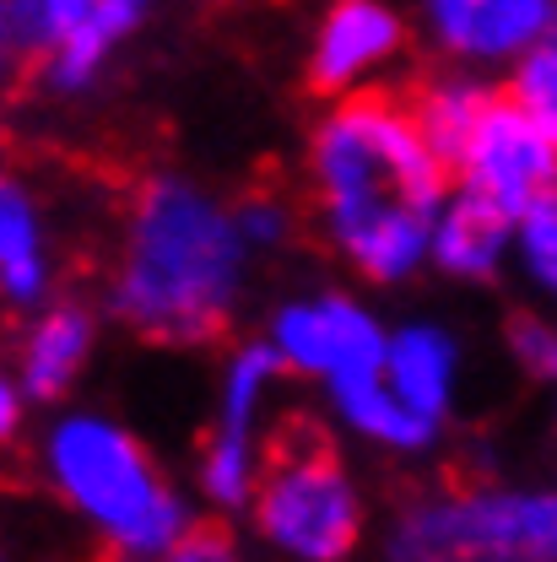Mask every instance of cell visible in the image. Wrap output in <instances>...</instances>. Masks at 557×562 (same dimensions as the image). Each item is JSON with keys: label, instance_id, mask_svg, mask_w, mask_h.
Listing matches in <instances>:
<instances>
[{"label": "cell", "instance_id": "ba28073f", "mask_svg": "<svg viewBox=\"0 0 557 562\" xmlns=\"http://www.w3.org/2000/svg\"><path fill=\"white\" fill-rule=\"evenodd\" d=\"M460 190L488 195L492 206H503L514 222L536 201H547L557 190V140L498 87L488 114L477 120V131L449 162Z\"/></svg>", "mask_w": 557, "mask_h": 562}, {"label": "cell", "instance_id": "5bb4252c", "mask_svg": "<svg viewBox=\"0 0 557 562\" xmlns=\"http://www.w3.org/2000/svg\"><path fill=\"white\" fill-rule=\"evenodd\" d=\"M390 390L422 412L427 422H449L455 412V390H460V341L433 325V319H412V325H396L390 330V347H385V368Z\"/></svg>", "mask_w": 557, "mask_h": 562}, {"label": "cell", "instance_id": "9c48e42d", "mask_svg": "<svg viewBox=\"0 0 557 562\" xmlns=\"http://www.w3.org/2000/svg\"><path fill=\"white\" fill-rule=\"evenodd\" d=\"M427 49L455 70H514L557 33V0H417Z\"/></svg>", "mask_w": 557, "mask_h": 562}, {"label": "cell", "instance_id": "52a82bcc", "mask_svg": "<svg viewBox=\"0 0 557 562\" xmlns=\"http://www.w3.org/2000/svg\"><path fill=\"white\" fill-rule=\"evenodd\" d=\"M266 341L277 347L287 373L314 379L325 390L336 379L385 368L390 325L363 297H352L342 286H320V292H298L271 308Z\"/></svg>", "mask_w": 557, "mask_h": 562}, {"label": "cell", "instance_id": "44dd1931", "mask_svg": "<svg viewBox=\"0 0 557 562\" xmlns=\"http://www.w3.org/2000/svg\"><path fill=\"white\" fill-rule=\"evenodd\" d=\"M503 347L514 357V368L531 384H553L557 390V319L547 314H514L503 330Z\"/></svg>", "mask_w": 557, "mask_h": 562}, {"label": "cell", "instance_id": "5b68a950", "mask_svg": "<svg viewBox=\"0 0 557 562\" xmlns=\"http://www.w3.org/2000/svg\"><path fill=\"white\" fill-rule=\"evenodd\" d=\"M249 525L281 562H352L368 536V503L347 460L320 432L292 427L271 443Z\"/></svg>", "mask_w": 557, "mask_h": 562}, {"label": "cell", "instance_id": "30bf717a", "mask_svg": "<svg viewBox=\"0 0 557 562\" xmlns=\"http://www.w3.org/2000/svg\"><path fill=\"white\" fill-rule=\"evenodd\" d=\"M401 55H406V16L390 0H331L309 33L303 81L325 103L352 98L379 87Z\"/></svg>", "mask_w": 557, "mask_h": 562}, {"label": "cell", "instance_id": "d6986e66", "mask_svg": "<svg viewBox=\"0 0 557 562\" xmlns=\"http://www.w3.org/2000/svg\"><path fill=\"white\" fill-rule=\"evenodd\" d=\"M514 260H520V271H525V281L536 292L557 297V190L520 216V227H514Z\"/></svg>", "mask_w": 557, "mask_h": 562}, {"label": "cell", "instance_id": "cb8c5ba5", "mask_svg": "<svg viewBox=\"0 0 557 562\" xmlns=\"http://www.w3.org/2000/svg\"><path fill=\"white\" fill-rule=\"evenodd\" d=\"M22 406H33L27 395H22V384L5 373V384H0V432L5 438H16V427H22Z\"/></svg>", "mask_w": 557, "mask_h": 562}, {"label": "cell", "instance_id": "e0dca14e", "mask_svg": "<svg viewBox=\"0 0 557 562\" xmlns=\"http://www.w3.org/2000/svg\"><path fill=\"white\" fill-rule=\"evenodd\" d=\"M492 98H498V87L482 81V70L444 66L438 76H427L417 92H412V109H417L422 131L433 136V146L444 151V162H455V151L477 131V120L488 114Z\"/></svg>", "mask_w": 557, "mask_h": 562}, {"label": "cell", "instance_id": "7c38bea8", "mask_svg": "<svg viewBox=\"0 0 557 562\" xmlns=\"http://www.w3.org/2000/svg\"><path fill=\"white\" fill-rule=\"evenodd\" d=\"M514 216L503 206H492L488 195L477 190H449L438 222H433V249H427V266L449 281H466V286H482L503 271V260H514Z\"/></svg>", "mask_w": 557, "mask_h": 562}, {"label": "cell", "instance_id": "2e32d148", "mask_svg": "<svg viewBox=\"0 0 557 562\" xmlns=\"http://www.w3.org/2000/svg\"><path fill=\"white\" fill-rule=\"evenodd\" d=\"M141 22V5L136 0H103V11L70 38L60 55H49L44 66L33 70L38 76V87L44 92H55V98H81V92H92L98 87V76L109 70V60L120 55V44L136 33Z\"/></svg>", "mask_w": 557, "mask_h": 562}, {"label": "cell", "instance_id": "7a4b0ae2", "mask_svg": "<svg viewBox=\"0 0 557 562\" xmlns=\"http://www.w3.org/2000/svg\"><path fill=\"white\" fill-rule=\"evenodd\" d=\"M249 238L238 211L190 173H146L120 216L114 271H109V314L157 347H211L227 336Z\"/></svg>", "mask_w": 557, "mask_h": 562}, {"label": "cell", "instance_id": "484cf974", "mask_svg": "<svg viewBox=\"0 0 557 562\" xmlns=\"http://www.w3.org/2000/svg\"><path fill=\"white\" fill-rule=\"evenodd\" d=\"M136 5H146V0H136Z\"/></svg>", "mask_w": 557, "mask_h": 562}, {"label": "cell", "instance_id": "9a60e30c", "mask_svg": "<svg viewBox=\"0 0 557 562\" xmlns=\"http://www.w3.org/2000/svg\"><path fill=\"white\" fill-rule=\"evenodd\" d=\"M325 406H331V417L342 422L352 438H363V443H374V449H385V454H427V449L444 438V427L427 422L422 412H412V406L390 390V379H385L379 368L325 384Z\"/></svg>", "mask_w": 557, "mask_h": 562}, {"label": "cell", "instance_id": "d4e9b609", "mask_svg": "<svg viewBox=\"0 0 557 562\" xmlns=\"http://www.w3.org/2000/svg\"><path fill=\"white\" fill-rule=\"evenodd\" d=\"M553 422H557V390H553Z\"/></svg>", "mask_w": 557, "mask_h": 562}, {"label": "cell", "instance_id": "277c9868", "mask_svg": "<svg viewBox=\"0 0 557 562\" xmlns=\"http://www.w3.org/2000/svg\"><path fill=\"white\" fill-rule=\"evenodd\" d=\"M385 562H557V487H438L412 497L390 530Z\"/></svg>", "mask_w": 557, "mask_h": 562}, {"label": "cell", "instance_id": "6da1fadb", "mask_svg": "<svg viewBox=\"0 0 557 562\" xmlns=\"http://www.w3.org/2000/svg\"><path fill=\"white\" fill-rule=\"evenodd\" d=\"M314 233L352 277L401 286L433 249V222L455 173L422 131L412 98L368 87L331 98L303 140Z\"/></svg>", "mask_w": 557, "mask_h": 562}, {"label": "cell", "instance_id": "ac0fdd59", "mask_svg": "<svg viewBox=\"0 0 557 562\" xmlns=\"http://www.w3.org/2000/svg\"><path fill=\"white\" fill-rule=\"evenodd\" d=\"M103 11V0H0V38L5 55L22 66H44Z\"/></svg>", "mask_w": 557, "mask_h": 562}, {"label": "cell", "instance_id": "3957f363", "mask_svg": "<svg viewBox=\"0 0 557 562\" xmlns=\"http://www.w3.org/2000/svg\"><path fill=\"white\" fill-rule=\"evenodd\" d=\"M33 460L55 503L70 508L114 562H163L196 530L190 497L109 412H55Z\"/></svg>", "mask_w": 557, "mask_h": 562}, {"label": "cell", "instance_id": "4fadbf2b", "mask_svg": "<svg viewBox=\"0 0 557 562\" xmlns=\"http://www.w3.org/2000/svg\"><path fill=\"white\" fill-rule=\"evenodd\" d=\"M49 286H55L49 216H44L38 190L11 173L0 184V297L16 314H33L49 303Z\"/></svg>", "mask_w": 557, "mask_h": 562}, {"label": "cell", "instance_id": "603a6c76", "mask_svg": "<svg viewBox=\"0 0 557 562\" xmlns=\"http://www.w3.org/2000/svg\"><path fill=\"white\" fill-rule=\"evenodd\" d=\"M163 562H244L238 558V547H233V536L227 530H211V525H196L174 552Z\"/></svg>", "mask_w": 557, "mask_h": 562}, {"label": "cell", "instance_id": "7402d4cb", "mask_svg": "<svg viewBox=\"0 0 557 562\" xmlns=\"http://www.w3.org/2000/svg\"><path fill=\"white\" fill-rule=\"evenodd\" d=\"M238 227H244V238H249V249L255 255H266V249H281L287 238H292V227H298V216L292 206L271 195V190H255V195H244L238 201Z\"/></svg>", "mask_w": 557, "mask_h": 562}, {"label": "cell", "instance_id": "ffe728a7", "mask_svg": "<svg viewBox=\"0 0 557 562\" xmlns=\"http://www.w3.org/2000/svg\"><path fill=\"white\" fill-rule=\"evenodd\" d=\"M547 136L557 140V33L553 38H542L520 66L509 70V87H503Z\"/></svg>", "mask_w": 557, "mask_h": 562}, {"label": "cell", "instance_id": "8fae6325", "mask_svg": "<svg viewBox=\"0 0 557 562\" xmlns=\"http://www.w3.org/2000/svg\"><path fill=\"white\" fill-rule=\"evenodd\" d=\"M98 347V319L87 303L60 297L27 314L22 336H16V357H11V379L22 384V395L33 406H60L76 379L87 373Z\"/></svg>", "mask_w": 557, "mask_h": 562}, {"label": "cell", "instance_id": "8992f818", "mask_svg": "<svg viewBox=\"0 0 557 562\" xmlns=\"http://www.w3.org/2000/svg\"><path fill=\"white\" fill-rule=\"evenodd\" d=\"M281 379H287V362L266 336L233 347L222 362L216 417H211V432L201 443V460H196V487L222 514L249 508V497L266 476V460H271L266 412H271V395H277Z\"/></svg>", "mask_w": 557, "mask_h": 562}]
</instances>
